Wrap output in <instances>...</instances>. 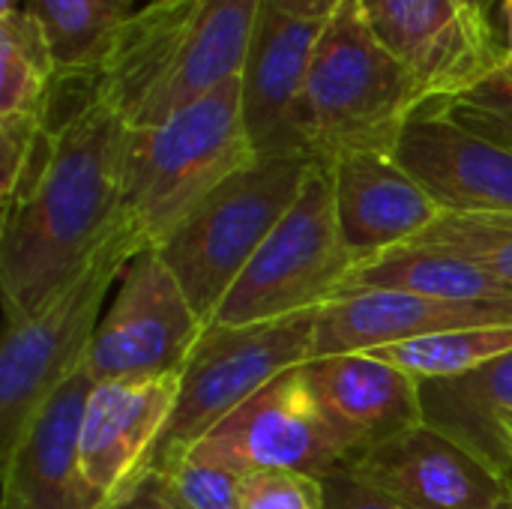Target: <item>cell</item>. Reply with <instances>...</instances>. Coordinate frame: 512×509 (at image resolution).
Wrapping results in <instances>:
<instances>
[{
    "label": "cell",
    "mask_w": 512,
    "mask_h": 509,
    "mask_svg": "<svg viewBox=\"0 0 512 509\" xmlns=\"http://www.w3.org/2000/svg\"><path fill=\"white\" fill-rule=\"evenodd\" d=\"M429 105L414 75L378 42L360 0L327 21L297 108L300 147L333 165L348 153H393L405 123Z\"/></svg>",
    "instance_id": "3"
},
{
    "label": "cell",
    "mask_w": 512,
    "mask_h": 509,
    "mask_svg": "<svg viewBox=\"0 0 512 509\" xmlns=\"http://www.w3.org/2000/svg\"><path fill=\"white\" fill-rule=\"evenodd\" d=\"M324 27L327 21L294 18L264 0L240 69L243 123L258 159L306 156L297 135V108Z\"/></svg>",
    "instance_id": "14"
},
{
    "label": "cell",
    "mask_w": 512,
    "mask_h": 509,
    "mask_svg": "<svg viewBox=\"0 0 512 509\" xmlns=\"http://www.w3.org/2000/svg\"><path fill=\"white\" fill-rule=\"evenodd\" d=\"M321 492H324V509H408L399 501L387 498L384 492H378L375 486L363 483L360 477H354L348 468L327 474L321 480Z\"/></svg>",
    "instance_id": "28"
},
{
    "label": "cell",
    "mask_w": 512,
    "mask_h": 509,
    "mask_svg": "<svg viewBox=\"0 0 512 509\" xmlns=\"http://www.w3.org/2000/svg\"><path fill=\"white\" fill-rule=\"evenodd\" d=\"M264 0H150L69 78L81 99L111 105L129 129L156 126L240 75Z\"/></svg>",
    "instance_id": "2"
},
{
    "label": "cell",
    "mask_w": 512,
    "mask_h": 509,
    "mask_svg": "<svg viewBox=\"0 0 512 509\" xmlns=\"http://www.w3.org/2000/svg\"><path fill=\"white\" fill-rule=\"evenodd\" d=\"M189 456L237 477L273 468L324 480L348 465L354 447L324 417L309 387L306 366H297L243 402L210 435H204Z\"/></svg>",
    "instance_id": "9"
},
{
    "label": "cell",
    "mask_w": 512,
    "mask_h": 509,
    "mask_svg": "<svg viewBox=\"0 0 512 509\" xmlns=\"http://www.w3.org/2000/svg\"><path fill=\"white\" fill-rule=\"evenodd\" d=\"M501 12H504V60H512V0H501Z\"/></svg>",
    "instance_id": "31"
},
{
    "label": "cell",
    "mask_w": 512,
    "mask_h": 509,
    "mask_svg": "<svg viewBox=\"0 0 512 509\" xmlns=\"http://www.w3.org/2000/svg\"><path fill=\"white\" fill-rule=\"evenodd\" d=\"M270 6L294 15V18H309V21H330L336 9L345 0H267Z\"/></svg>",
    "instance_id": "30"
},
{
    "label": "cell",
    "mask_w": 512,
    "mask_h": 509,
    "mask_svg": "<svg viewBox=\"0 0 512 509\" xmlns=\"http://www.w3.org/2000/svg\"><path fill=\"white\" fill-rule=\"evenodd\" d=\"M492 509H512V489H507V495H504Z\"/></svg>",
    "instance_id": "36"
},
{
    "label": "cell",
    "mask_w": 512,
    "mask_h": 509,
    "mask_svg": "<svg viewBox=\"0 0 512 509\" xmlns=\"http://www.w3.org/2000/svg\"><path fill=\"white\" fill-rule=\"evenodd\" d=\"M345 468L408 509H492L507 495L489 465L426 423L354 453Z\"/></svg>",
    "instance_id": "13"
},
{
    "label": "cell",
    "mask_w": 512,
    "mask_h": 509,
    "mask_svg": "<svg viewBox=\"0 0 512 509\" xmlns=\"http://www.w3.org/2000/svg\"><path fill=\"white\" fill-rule=\"evenodd\" d=\"M420 399L423 423L474 453L510 489L504 417L512 414V351L453 378L420 381Z\"/></svg>",
    "instance_id": "20"
},
{
    "label": "cell",
    "mask_w": 512,
    "mask_h": 509,
    "mask_svg": "<svg viewBox=\"0 0 512 509\" xmlns=\"http://www.w3.org/2000/svg\"><path fill=\"white\" fill-rule=\"evenodd\" d=\"M315 321L318 309L246 327H207L180 372V396L168 426L138 477L165 471L282 372L306 366Z\"/></svg>",
    "instance_id": "7"
},
{
    "label": "cell",
    "mask_w": 512,
    "mask_h": 509,
    "mask_svg": "<svg viewBox=\"0 0 512 509\" xmlns=\"http://www.w3.org/2000/svg\"><path fill=\"white\" fill-rule=\"evenodd\" d=\"M0 509H33L15 489L3 486V501H0Z\"/></svg>",
    "instance_id": "32"
},
{
    "label": "cell",
    "mask_w": 512,
    "mask_h": 509,
    "mask_svg": "<svg viewBox=\"0 0 512 509\" xmlns=\"http://www.w3.org/2000/svg\"><path fill=\"white\" fill-rule=\"evenodd\" d=\"M180 372L96 384L81 423V468L105 509L141 471L180 396Z\"/></svg>",
    "instance_id": "15"
},
{
    "label": "cell",
    "mask_w": 512,
    "mask_h": 509,
    "mask_svg": "<svg viewBox=\"0 0 512 509\" xmlns=\"http://www.w3.org/2000/svg\"><path fill=\"white\" fill-rule=\"evenodd\" d=\"M93 387L81 366L42 405L21 447L3 465V486L33 509H102L81 468V423Z\"/></svg>",
    "instance_id": "19"
},
{
    "label": "cell",
    "mask_w": 512,
    "mask_h": 509,
    "mask_svg": "<svg viewBox=\"0 0 512 509\" xmlns=\"http://www.w3.org/2000/svg\"><path fill=\"white\" fill-rule=\"evenodd\" d=\"M138 0H24L54 54L60 81L87 75Z\"/></svg>",
    "instance_id": "22"
},
{
    "label": "cell",
    "mask_w": 512,
    "mask_h": 509,
    "mask_svg": "<svg viewBox=\"0 0 512 509\" xmlns=\"http://www.w3.org/2000/svg\"><path fill=\"white\" fill-rule=\"evenodd\" d=\"M342 291H411L456 303H507L512 288L483 267L426 243H405L357 264ZM339 291V294H342Z\"/></svg>",
    "instance_id": "21"
},
{
    "label": "cell",
    "mask_w": 512,
    "mask_h": 509,
    "mask_svg": "<svg viewBox=\"0 0 512 509\" xmlns=\"http://www.w3.org/2000/svg\"><path fill=\"white\" fill-rule=\"evenodd\" d=\"M510 351L512 324H495V327L444 330V333H432L423 339L375 348L366 354L408 372L417 381H432V378H453V375L471 372Z\"/></svg>",
    "instance_id": "24"
},
{
    "label": "cell",
    "mask_w": 512,
    "mask_h": 509,
    "mask_svg": "<svg viewBox=\"0 0 512 509\" xmlns=\"http://www.w3.org/2000/svg\"><path fill=\"white\" fill-rule=\"evenodd\" d=\"M129 126L99 99L48 123L0 219L3 318L33 315L120 228Z\"/></svg>",
    "instance_id": "1"
},
{
    "label": "cell",
    "mask_w": 512,
    "mask_h": 509,
    "mask_svg": "<svg viewBox=\"0 0 512 509\" xmlns=\"http://www.w3.org/2000/svg\"><path fill=\"white\" fill-rule=\"evenodd\" d=\"M105 509H183L153 474H141L132 480Z\"/></svg>",
    "instance_id": "29"
},
{
    "label": "cell",
    "mask_w": 512,
    "mask_h": 509,
    "mask_svg": "<svg viewBox=\"0 0 512 509\" xmlns=\"http://www.w3.org/2000/svg\"><path fill=\"white\" fill-rule=\"evenodd\" d=\"M312 168L306 156L255 159L207 195L156 252L177 276L204 330L270 231L297 201Z\"/></svg>",
    "instance_id": "6"
},
{
    "label": "cell",
    "mask_w": 512,
    "mask_h": 509,
    "mask_svg": "<svg viewBox=\"0 0 512 509\" xmlns=\"http://www.w3.org/2000/svg\"><path fill=\"white\" fill-rule=\"evenodd\" d=\"M498 72H501V75H504V78H507V81H510V84H512V60H501Z\"/></svg>",
    "instance_id": "35"
},
{
    "label": "cell",
    "mask_w": 512,
    "mask_h": 509,
    "mask_svg": "<svg viewBox=\"0 0 512 509\" xmlns=\"http://www.w3.org/2000/svg\"><path fill=\"white\" fill-rule=\"evenodd\" d=\"M201 336L204 324L177 276L156 249H147L129 261L96 327L84 372L93 384L168 375L186 366Z\"/></svg>",
    "instance_id": "10"
},
{
    "label": "cell",
    "mask_w": 512,
    "mask_h": 509,
    "mask_svg": "<svg viewBox=\"0 0 512 509\" xmlns=\"http://www.w3.org/2000/svg\"><path fill=\"white\" fill-rule=\"evenodd\" d=\"M512 324L507 303H456L411 291H342L318 309L312 360L366 354L444 330Z\"/></svg>",
    "instance_id": "16"
},
{
    "label": "cell",
    "mask_w": 512,
    "mask_h": 509,
    "mask_svg": "<svg viewBox=\"0 0 512 509\" xmlns=\"http://www.w3.org/2000/svg\"><path fill=\"white\" fill-rule=\"evenodd\" d=\"M237 509H324L321 480L294 471H249L237 480Z\"/></svg>",
    "instance_id": "27"
},
{
    "label": "cell",
    "mask_w": 512,
    "mask_h": 509,
    "mask_svg": "<svg viewBox=\"0 0 512 509\" xmlns=\"http://www.w3.org/2000/svg\"><path fill=\"white\" fill-rule=\"evenodd\" d=\"M495 3H501V0H477V9L489 18V12L495 9Z\"/></svg>",
    "instance_id": "34"
},
{
    "label": "cell",
    "mask_w": 512,
    "mask_h": 509,
    "mask_svg": "<svg viewBox=\"0 0 512 509\" xmlns=\"http://www.w3.org/2000/svg\"><path fill=\"white\" fill-rule=\"evenodd\" d=\"M414 243H426L450 255H459L512 288V219L444 213Z\"/></svg>",
    "instance_id": "25"
},
{
    "label": "cell",
    "mask_w": 512,
    "mask_h": 509,
    "mask_svg": "<svg viewBox=\"0 0 512 509\" xmlns=\"http://www.w3.org/2000/svg\"><path fill=\"white\" fill-rule=\"evenodd\" d=\"M354 258L336 219L333 174L312 162L303 189L219 303L210 327H246L321 309L339 297Z\"/></svg>",
    "instance_id": "8"
},
{
    "label": "cell",
    "mask_w": 512,
    "mask_h": 509,
    "mask_svg": "<svg viewBox=\"0 0 512 509\" xmlns=\"http://www.w3.org/2000/svg\"><path fill=\"white\" fill-rule=\"evenodd\" d=\"M60 72L27 9L0 15V117H51Z\"/></svg>",
    "instance_id": "23"
},
{
    "label": "cell",
    "mask_w": 512,
    "mask_h": 509,
    "mask_svg": "<svg viewBox=\"0 0 512 509\" xmlns=\"http://www.w3.org/2000/svg\"><path fill=\"white\" fill-rule=\"evenodd\" d=\"M393 159L444 213L512 219V150L423 105L402 129Z\"/></svg>",
    "instance_id": "12"
},
{
    "label": "cell",
    "mask_w": 512,
    "mask_h": 509,
    "mask_svg": "<svg viewBox=\"0 0 512 509\" xmlns=\"http://www.w3.org/2000/svg\"><path fill=\"white\" fill-rule=\"evenodd\" d=\"M144 240L120 219L87 267L33 315L3 318L0 342V465L21 447L42 405L84 366L102 306Z\"/></svg>",
    "instance_id": "5"
},
{
    "label": "cell",
    "mask_w": 512,
    "mask_h": 509,
    "mask_svg": "<svg viewBox=\"0 0 512 509\" xmlns=\"http://www.w3.org/2000/svg\"><path fill=\"white\" fill-rule=\"evenodd\" d=\"M504 435H507V450H510V459H512V414L510 417H504ZM512 489V483H510Z\"/></svg>",
    "instance_id": "33"
},
{
    "label": "cell",
    "mask_w": 512,
    "mask_h": 509,
    "mask_svg": "<svg viewBox=\"0 0 512 509\" xmlns=\"http://www.w3.org/2000/svg\"><path fill=\"white\" fill-rule=\"evenodd\" d=\"M255 159L240 75H234L168 120L129 129L120 219L147 249H156L207 195Z\"/></svg>",
    "instance_id": "4"
},
{
    "label": "cell",
    "mask_w": 512,
    "mask_h": 509,
    "mask_svg": "<svg viewBox=\"0 0 512 509\" xmlns=\"http://www.w3.org/2000/svg\"><path fill=\"white\" fill-rule=\"evenodd\" d=\"M327 168L333 174L339 231L354 267L420 240L444 216L393 153H348Z\"/></svg>",
    "instance_id": "17"
},
{
    "label": "cell",
    "mask_w": 512,
    "mask_h": 509,
    "mask_svg": "<svg viewBox=\"0 0 512 509\" xmlns=\"http://www.w3.org/2000/svg\"><path fill=\"white\" fill-rule=\"evenodd\" d=\"M378 42L414 75L429 105H444L504 60L489 18L462 0H360Z\"/></svg>",
    "instance_id": "11"
},
{
    "label": "cell",
    "mask_w": 512,
    "mask_h": 509,
    "mask_svg": "<svg viewBox=\"0 0 512 509\" xmlns=\"http://www.w3.org/2000/svg\"><path fill=\"white\" fill-rule=\"evenodd\" d=\"M306 378L324 417L354 453L423 423L420 381L372 354L309 360Z\"/></svg>",
    "instance_id": "18"
},
{
    "label": "cell",
    "mask_w": 512,
    "mask_h": 509,
    "mask_svg": "<svg viewBox=\"0 0 512 509\" xmlns=\"http://www.w3.org/2000/svg\"><path fill=\"white\" fill-rule=\"evenodd\" d=\"M462 3H468V6H474V9H477V0H462ZM477 12H480V9H477Z\"/></svg>",
    "instance_id": "37"
},
{
    "label": "cell",
    "mask_w": 512,
    "mask_h": 509,
    "mask_svg": "<svg viewBox=\"0 0 512 509\" xmlns=\"http://www.w3.org/2000/svg\"><path fill=\"white\" fill-rule=\"evenodd\" d=\"M441 108L474 132L512 150V84L501 72H492L474 90L453 102H444Z\"/></svg>",
    "instance_id": "26"
}]
</instances>
